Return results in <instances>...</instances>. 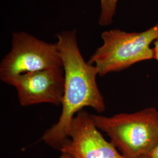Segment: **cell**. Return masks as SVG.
<instances>
[{
	"label": "cell",
	"mask_w": 158,
	"mask_h": 158,
	"mask_svg": "<svg viewBox=\"0 0 158 158\" xmlns=\"http://www.w3.org/2000/svg\"><path fill=\"white\" fill-rule=\"evenodd\" d=\"M60 151L74 158H125L111 142L103 137L91 114L85 111L74 117L69 139Z\"/></svg>",
	"instance_id": "5b68a950"
},
{
	"label": "cell",
	"mask_w": 158,
	"mask_h": 158,
	"mask_svg": "<svg viewBox=\"0 0 158 158\" xmlns=\"http://www.w3.org/2000/svg\"><path fill=\"white\" fill-rule=\"evenodd\" d=\"M150 158H158V144L149 155Z\"/></svg>",
	"instance_id": "9c48e42d"
},
{
	"label": "cell",
	"mask_w": 158,
	"mask_h": 158,
	"mask_svg": "<svg viewBox=\"0 0 158 158\" xmlns=\"http://www.w3.org/2000/svg\"><path fill=\"white\" fill-rule=\"evenodd\" d=\"M63 68L56 44L38 40L23 32L12 34L11 51L0 64V79L10 85L19 75L42 70Z\"/></svg>",
	"instance_id": "277c9868"
},
{
	"label": "cell",
	"mask_w": 158,
	"mask_h": 158,
	"mask_svg": "<svg viewBox=\"0 0 158 158\" xmlns=\"http://www.w3.org/2000/svg\"><path fill=\"white\" fill-rule=\"evenodd\" d=\"M150 158L149 156H141V157H139V158Z\"/></svg>",
	"instance_id": "8fae6325"
},
{
	"label": "cell",
	"mask_w": 158,
	"mask_h": 158,
	"mask_svg": "<svg viewBox=\"0 0 158 158\" xmlns=\"http://www.w3.org/2000/svg\"><path fill=\"white\" fill-rule=\"evenodd\" d=\"M96 127L107 135L125 158L149 156L158 144V111L146 108L111 117L91 114Z\"/></svg>",
	"instance_id": "7a4b0ae2"
},
{
	"label": "cell",
	"mask_w": 158,
	"mask_h": 158,
	"mask_svg": "<svg viewBox=\"0 0 158 158\" xmlns=\"http://www.w3.org/2000/svg\"><path fill=\"white\" fill-rule=\"evenodd\" d=\"M59 158H74L70 155L66 153H62L61 155L60 156Z\"/></svg>",
	"instance_id": "30bf717a"
},
{
	"label": "cell",
	"mask_w": 158,
	"mask_h": 158,
	"mask_svg": "<svg viewBox=\"0 0 158 158\" xmlns=\"http://www.w3.org/2000/svg\"><path fill=\"white\" fill-rule=\"evenodd\" d=\"M57 38L64 73L62 110L58 121L46 131L42 140L60 151L69 139L75 115L86 107L102 113L106 104L96 81L98 70L85 61L79 49L76 31H63L57 35Z\"/></svg>",
	"instance_id": "6da1fadb"
},
{
	"label": "cell",
	"mask_w": 158,
	"mask_h": 158,
	"mask_svg": "<svg viewBox=\"0 0 158 158\" xmlns=\"http://www.w3.org/2000/svg\"><path fill=\"white\" fill-rule=\"evenodd\" d=\"M100 2L101 11L98 23L101 26H107L113 23L118 0H100Z\"/></svg>",
	"instance_id": "52a82bcc"
},
{
	"label": "cell",
	"mask_w": 158,
	"mask_h": 158,
	"mask_svg": "<svg viewBox=\"0 0 158 158\" xmlns=\"http://www.w3.org/2000/svg\"><path fill=\"white\" fill-rule=\"evenodd\" d=\"M154 47L153 48L154 53V59L158 61V38L153 42Z\"/></svg>",
	"instance_id": "ba28073f"
},
{
	"label": "cell",
	"mask_w": 158,
	"mask_h": 158,
	"mask_svg": "<svg viewBox=\"0 0 158 158\" xmlns=\"http://www.w3.org/2000/svg\"><path fill=\"white\" fill-rule=\"evenodd\" d=\"M10 85L17 90L22 106L41 103L62 105L64 89L63 68L42 70L19 75Z\"/></svg>",
	"instance_id": "8992f818"
},
{
	"label": "cell",
	"mask_w": 158,
	"mask_h": 158,
	"mask_svg": "<svg viewBox=\"0 0 158 158\" xmlns=\"http://www.w3.org/2000/svg\"><path fill=\"white\" fill-rule=\"evenodd\" d=\"M158 38V23L141 32H127L118 29L102 34L103 44L88 63L95 66L100 76L117 72L136 63L154 59L151 44Z\"/></svg>",
	"instance_id": "3957f363"
}]
</instances>
